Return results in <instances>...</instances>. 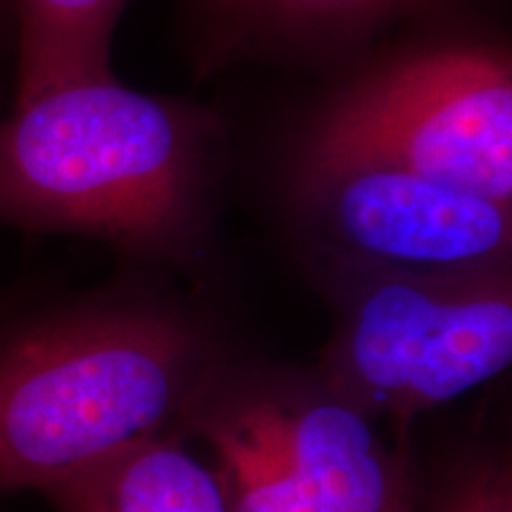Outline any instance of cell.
Wrapping results in <instances>:
<instances>
[{
	"mask_svg": "<svg viewBox=\"0 0 512 512\" xmlns=\"http://www.w3.org/2000/svg\"><path fill=\"white\" fill-rule=\"evenodd\" d=\"M8 46H12V19L8 0H0V55L5 53Z\"/></svg>",
	"mask_w": 512,
	"mask_h": 512,
	"instance_id": "cell-11",
	"label": "cell"
},
{
	"mask_svg": "<svg viewBox=\"0 0 512 512\" xmlns=\"http://www.w3.org/2000/svg\"><path fill=\"white\" fill-rule=\"evenodd\" d=\"M344 145L512 204V57L501 36L430 34L370 57L306 119Z\"/></svg>",
	"mask_w": 512,
	"mask_h": 512,
	"instance_id": "cell-4",
	"label": "cell"
},
{
	"mask_svg": "<svg viewBox=\"0 0 512 512\" xmlns=\"http://www.w3.org/2000/svg\"><path fill=\"white\" fill-rule=\"evenodd\" d=\"M15 309V302H12V297H8L5 292H0V318L8 316V311Z\"/></svg>",
	"mask_w": 512,
	"mask_h": 512,
	"instance_id": "cell-12",
	"label": "cell"
},
{
	"mask_svg": "<svg viewBox=\"0 0 512 512\" xmlns=\"http://www.w3.org/2000/svg\"><path fill=\"white\" fill-rule=\"evenodd\" d=\"M195 60L207 72L266 60H330L368 48L453 0H188Z\"/></svg>",
	"mask_w": 512,
	"mask_h": 512,
	"instance_id": "cell-7",
	"label": "cell"
},
{
	"mask_svg": "<svg viewBox=\"0 0 512 512\" xmlns=\"http://www.w3.org/2000/svg\"><path fill=\"white\" fill-rule=\"evenodd\" d=\"M55 512H228L214 467L157 439L74 472L41 491Z\"/></svg>",
	"mask_w": 512,
	"mask_h": 512,
	"instance_id": "cell-8",
	"label": "cell"
},
{
	"mask_svg": "<svg viewBox=\"0 0 512 512\" xmlns=\"http://www.w3.org/2000/svg\"><path fill=\"white\" fill-rule=\"evenodd\" d=\"M337 323L318 373L370 418L415 415L512 363V268L415 275L320 268Z\"/></svg>",
	"mask_w": 512,
	"mask_h": 512,
	"instance_id": "cell-3",
	"label": "cell"
},
{
	"mask_svg": "<svg viewBox=\"0 0 512 512\" xmlns=\"http://www.w3.org/2000/svg\"><path fill=\"white\" fill-rule=\"evenodd\" d=\"M223 375L204 320L174 299L98 290L0 323V496L188 432Z\"/></svg>",
	"mask_w": 512,
	"mask_h": 512,
	"instance_id": "cell-2",
	"label": "cell"
},
{
	"mask_svg": "<svg viewBox=\"0 0 512 512\" xmlns=\"http://www.w3.org/2000/svg\"><path fill=\"white\" fill-rule=\"evenodd\" d=\"M228 512H392L415 494L406 448L318 373H252L209 389L190 420Z\"/></svg>",
	"mask_w": 512,
	"mask_h": 512,
	"instance_id": "cell-5",
	"label": "cell"
},
{
	"mask_svg": "<svg viewBox=\"0 0 512 512\" xmlns=\"http://www.w3.org/2000/svg\"><path fill=\"white\" fill-rule=\"evenodd\" d=\"M128 0H8L15 98L112 74V41Z\"/></svg>",
	"mask_w": 512,
	"mask_h": 512,
	"instance_id": "cell-9",
	"label": "cell"
},
{
	"mask_svg": "<svg viewBox=\"0 0 512 512\" xmlns=\"http://www.w3.org/2000/svg\"><path fill=\"white\" fill-rule=\"evenodd\" d=\"M432 512H512L510 467L501 458H477L448 479Z\"/></svg>",
	"mask_w": 512,
	"mask_h": 512,
	"instance_id": "cell-10",
	"label": "cell"
},
{
	"mask_svg": "<svg viewBox=\"0 0 512 512\" xmlns=\"http://www.w3.org/2000/svg\"><path fill=\"white\" fill-rule=\"evenodd\" d=\"M226 159L228 126L207 105L140 91L114 72L62 83L0 117V226L197 264Z\"/></svg>",
	"mask_w": 512,
	"mask_h": 512,
	"instance_id": "cell-1",
	"label": "cell"
},
{
	"mask_svg": "<svg viewBox=\"0 0 512 512\" xmlns=\"http://www.w3.org/2000/svg\"><path fill=\"white\" fill-rule=\"evenodd\" d=\"M392 512H415V494L408 496L406 501H401Z\"/></svg>",
	"mask_w": 512,
	"mask_h": 512,
	"instance_id": "cell-13",
	"label": "cell"
},
{
	"mask_svg": "<svg viewBox=\"0 0 512 512\" xmlns=\"http://www.w3.org/2000/svg\"><path fill=\"white\" fill-rule=\"evenodd\" d=\"M287 204L320 268L465 275L512 268V204L344 145H294Z\"/></svg>",
	"mask_w": 512,
	"mask_h": 512,
	"instance_id": "cell-6",
	"label": "cell"
}]
</instances>
